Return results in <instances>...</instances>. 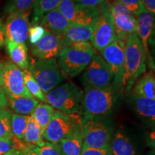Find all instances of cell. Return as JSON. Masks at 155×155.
Segmentation results:
<instances>
[{
    "instance_id": "cell-25",
    "label": "cell",
    "mask_w": 155,
    "mask_h": 155,
    "mask_svg": "<svg viewBox=\"0 0 155 155\" xmlns=\"http://www.w3.org/2000/svg\"><path fill=\"white\" fill-rule=\"evenodd\" d=\"M22 141L27 144L35 145L38 147H42L46 142L42 138L41 130L38 124L31 116H28Z\"/></svg>"
},
{
    "instance_id": "cell-37",
    "label": "cell",
    "mask_w": 155,
    "mask_h": 155,
    "mask_svg": "<svg viewBox=\"0 0 155 155\" xmlns=\"http://www.w3.org/2000/svg\"><path fill=\"white\" fill-rule=\"evenodd\" d=\"M81 155H112L109 147L106 148H86L82 150Z\"/></svg>"
},
{
    "instance_id": "cell-33",
    "label": "cell",
    "mask_w": 155,
    "mask_h": 155,
    "mask_svg": "<svg viewBox=\"0 0 155 155\" xmlns=\"http://www.w3.org/2000/svg\"><path fill=\"white\" fill-rule=\"evenodd\" d=\"M45 32L46 30L40 25H32V26H30L28 38H29L30 44L32 45H35L44 36Z\"/></svg>"
},
{
    "instance_id": "cell-28",
    "label": "cell",
    "mask_w": 155,
    "mask_h": 155,
    "mask_svg": "<svg viewBox=\"0 0 155 155\" xmlns=\"http://www.w3.org/2000/svg\"><path fill=\"white\" fill-rule=\"evenodd\" d=\"M23 77H24L25 86L32 96L36 100L46 103L45 95L42 91L35 79L34 78L33 75L28 69L23 71Z\"/></svg>"
},
{
    "instance_id": "cell-44",
    "label": "cell",
    "mask_w": 155,
    "mask_h": 155,
    "mask_svg": "<svg viewBox=\"0 0 155 155\" xmlns=\"http://www.w3.org/2000/svg\"><path fill=\"white\" fill-rule=\"evenodd\" d=\"M104 1H107V2H109V1H111V0H104Z\"/></svg>"
},
{
    "instance_id": "cell-41",
    "label": "cell",
    "mask_w": 155,
    "mask_h": 155,
    "mask_svg": "<svg viewBox=\"0 0 155 155\" xmlns=\"http://www.w3.org/2000/svg\"><path fill=\"white\" fill-rule=\"evenodd\" d=\"M8 106V99L4 88L0 87V107L7 108Z\"/></svg>"
},
{
    "instance_id": "cell-9",
    "label": "cell",
    "mask_w": 155,
    "mask_h": 155,
    "mask_svg": "<svg viewBox=\"0 0 155 155\" xmlns=\"http://www.w3.org/2000/svg\"><path fill=\"white\" fill-rule=\"evenodd\" d=\"M125 40L118 38L101 51V58L111 71L113 76V85L122 90V78L124 65Z\"/></svg>"
},
{
    "instance_id": "cell-38",
    "label": "cell",
    "mask_w": 155,
    "mask_h": 155,
    "mask_svg": "<svg viewBox=\"0 0 155 155\" xmlns=\"http://www.w3.org/2000/svg\"><path fill=\"white\" fill-rule=\"evenodd\" d=\"M73 1L78 4L86 6V7L98 8L104 2V0H73Z\"/></svg>"
},
{
    "instance_id": "cell-27",
    "label": "cell",
    "mask_w": 155,
    "mask_h": 155,
    "mask_svg": "<svg viewBox=\"0 0 155 155\" xmlns=\"http://www.w3.org/2000/svg\"><path fill=\"white\" fill-rule=\"evenodd\" d=\"M61 0H35L32 7V25L39 24L42 17L58 7Z\"/></svg>"
},
{
    "instance_id": "cell-36",
    "label": "cell",
    "mask_w": 155,
    "mask_h": 155,
    "mask_svg": "<svg viewBox=\"0 0 155 155\" xmlns=\"http://www.w3.org/2000/svg\"><path fill=\"white\" fill-rule=\"evenodd\" d=\"M15 150L14 139H0V155H11Z\"/></svg>"
},
{
    "instance_id": "cell-12",
    "label": "cell",
    "mask_w": 155,
    "mask_h": 155,
    "mask_svg": "<svg viewBox=\"0 0 155 155\" xmlns=\"http://www.w3.org/2000/svg\"><path fill=\"white\" fill-rule=\"evenodd\" d=\"M108 3L116 36L126 41L129 36L137 33V17L118 0Z\"/></svg>"
},
{
    "instance_id": "cell-29",
    "label": "cell",
    "mask_w": 155,
    "mask_h": 155,
    "mask_svg": "<svg viewBox=\"0 0 155 155\" xmlns=\"http://www.w3.org/2000/svg\"><path fill=\"white\" fill-rule=\"evenodd\" d=\"M28 116L12 114L10 125L13 137L19 140H23L24 134L26 129Z\"/></svg>"
},
{
    "instance_id": "cell-32",
    "label": "cell",
    "mask_w": 155,
    "mask_h": 155,
    "mask_svg": "<svg viewBox=\"0 0 155 155\" xmlns=\"http://www.w3.org/2000/svg\"><path fill=\"white\" fill-rule=\"evenodd\" d=\"M12 112L10 110L7 113L0 116V139H12L13 138L11 131V120Z\"/></svg>"
},
{
    "instance_id": "cell-30",
    "label": "cell",
    "mask_w": 155,
    "mask_h": 155,
    "mask_svg": "<svg viewBox=\"0 0 155 155\" xmlns=\"http://www.w3.org/2000/svg\"><path fill=\"white\" fill-rule=\"evenodd\" d=\"M35 0H8L6 11L10 14L20 12L30 15Z\"/></svg>"
},
{
    "instance_id": "cell-11",
    "label": "cell",
    "mask_w": 155,
    "mask_h": 155,
    "mask_svg": "<svg viewBox=\"0 0 155 155\" xmlns=\"http://www.w3.org/2000/svg\"><path fill=\"white\" fill-rule=\"evenodd\" d=\"M98 7H86L73 0H61L57 9L71 23L90 25L95 24L99 17Z\"/></svg>"
},
{
    "instance_id": "cell-26",
    "label": "cell",
    "mask_w": 155,
    "mask_h": 155,
    "mask_svg": "<svg viewBox=\"0 0 155 155\" xmlns=\"http://www.w3.org/2000/svg\"><path fill=\"white\" fill-rule=\"evenodd\" d=\"M54 111H55V109L49 104L39 103L30 115L38 124L41 130L42 134L49 124Z\"/></svg>"
},
{
    "instance_id": "cell-2",
    "label": "cell",
    "mask_w": 155,
    "mask_h": 155,
    "mask_svg": "<svg viewBox=\"0 0 155 155\" xmlns=\"http://www.w3.org/2000/svg\"><path fill=\"white\" fill-rule=\"evenodd\" d=\"M147 57L142 44L136 33L129 36L124 45V65L122 88L130 91L135 81L146 72Z\"/></svg>"
},
{
    "instance_id": "cell-10",
    "label": "cell",
    "mask_w": 155,
    "mask_h": 155,
    "mask_svg": "<svg viewBox=\"0 0 155 155\" xmlns=\"http://www.w3.org/2000/svg\"><path fill=\"white\" fill-rule=\"evenodd\" d=\"M82 83L85 88H102L113 84V76L105 61L95 53L83 71Z\"/></svg>"
},
{
    "instance_id": "cell-13",
    "label": "cell",
    "mask_w": 155,
    "mask_h": 155,
    "mask_svg": "<svg viewBox=\"0 0 155 155\" xmlns=\"http://www.w3.org/2000/svg\"><path fill=\"white\" fill-rule=\"evenodd\" d=\"M4 90L6 94L34 98L25 85L23 71L12 61L3 63Z\"/></svg>"
},
{
    "instance_id": "cell-20",
    "label": "cell",
    "mask_w": 155,
    "mask_h": 155,
    "mask_svg": "<svg viewBox=\"0 0 155 155\" xmlns=\"http://www.w3.org/2000/svg\"><path fill=\"white\" fill-rule=\"evenodd\" d=\"M109 148L112 155H138L130 138L121 131L113 133Z\"/></svg>"
},
{
    "instance_id": "cell-24",
    "label": "cell",
    "mask_w": 155,
    "mask_h": 155,
    "mask_svg": "<svg viewBox=\"0 0 155 155\" xmlns=\"http://www.w3.org/2000/svg\"><path fill=\"white\" fill-rule=\"evenodd\" d=\"M83 142V138L81 124L72 134L60 141L59 144L65 155H81Z\"/></svg>"
},
{
    "instance_id": "cell-23",
    "label": "cell",
    "mask_w": 155,
    "mask_h": 155,
    "mask_svg": "<svg viewBox=\"0 0 155 155\" xmlns=\"http://www.w3.org/2000/svg\"><path fill=\"white\" fill-rule=\"evenodd\" d=\"M7 96L9 107L19 115L30 116L39 104V101L35 98H29L8 94H7Z\"/></svg>"
},
{
    "instance_id": "cell-40",
    "label": "cell",
    "mask_w": 155,
    "mask_h": 155,
    "mask_svg": "<svg viewBox=\"0 0 155 155\" xmlns=\"http://www.w3.org/2000/svg\"><path fill=\"white\" fill-rule=\"evenodd\" d=\"M5 22L3 18L0 17V48L3 47L5 44Z\"/></svg>"
},
{
    "instance_id": "cell-42",
    "label": "cell",
    "mask_w": 155,
    "mask_h": 155,
    "mask_svg": "<svg viewBox=\"0 0 155 155\" xmlns=\"http://www.w3.org/2000/svg\"><path fill=\"white\" fill-rule=\"evenodd\" d=\"M4 86V74H3V63L0 62V87Z\"/></svg>"
},
{
    "instance_id": "cell-35",
    "label": "cell",
    "mask_w": 155,
    "mask_h": 155,
    "mask_svg": "<svg viewBox=\"0 0 155 155\" xmlns=\"http://www.w3.org/2000/svg\"><path fill=\"white\" fill-rule=\"evenodd\" d=\"M120 3L124 5L131 14L137 17L141 12L144 6L140 0H118Z\"/></svg>"
},
{
    "instance_id": "cell-15",
    "label": "cell",
    "mask_w": 155,
    "mask_h": 155,
    "mask_svg": "<svg viewBox=\"0 0 155 155\" xmlns=\"http://www.w3.org/2000/svg\"><path fill=\"white\" fill-rule=\"evenodd\" d=\"M64 47L62 35L46 31L44 36L32 45V53L40 60H49L58 57Z\"/></svg>"
},
{
    "instance_id": "cell-17",
    "label": "cell",
    "mask_w": 155,
    "mask_h": 155,
    "mask_svg": "<svg viewBox=\"0 0 155 155\" xmlns=\"http://www.w3.org/2000/svg\"><path fill=\"white\" fill-rule=\"evenodd\" d=\"M127 101L130 108L141 121L147 125L154 127L155 100L129 94Z\"/></svg>"
},
{
    "instance_id": "cell-43",
    "label": "cell",
    "mask_w": 155,
    "mask_h": 155,
    "mask_svg": "<svg viewBox=\"0 0 155 155\" xmlns=\"http://www.w3.org/2000/svg\"><path fill=\"white\" fill-rule=\"evenodd\" d=\"M9 111V109L7 108H2L0 107V116L3 115V114H5L7 113V112H8Z\"/></svg>"
},
{
    "instance_id": "cell-22",
    "label": "cell",
    "mask_w": 155,
    "mask_h": 155,
    "mask_svg": "<svg viewBox=\"0 0 155 155\" xmlns=\"http://www.w3.org/2000/svg\"><path fill=\"white\" fill-rule=\"evenodd\" d=\"M6 47L12 61L20 70L28 69L29 58L28 47L25 44H18L5 40Z\"/></svg>"
},
{
    "instance_id": "cell-39",
    "label": "cell",
    "mask_w": 155,
    "mask_h": 155,
    "mask_svg": "<svg viewBox=\"0 0 155 155\" xmlns=\"http://www.w3.org/2000/svg\"><path fill=\"white\" fill-rule=\"evenodd\" d=\"M142 5L153 15H155V0H140Z\"/></svg>"
},
{
    "instance_id": "cell-31",
    "label": "cell",
    "mask_w": 155,
    "mask_h": 155,
    "mask_svg": "<svg viewBox=\"0 0 155 155\" xmlns=\"http://www.w3.org/2000/svg\"><path fill=\"white\" fill-rule=\"evenodd\" d=\"M31 148L38 155H65L59 143L54 144L46 141L42 147L30 144Z\"/></svg>"
},
{
    "instance_id": "cell-21",
    "label": "cell",
    "mask_w": 155,
    "mask_h": 155,
    "mask_svg": "<svg viewBox=\"0 0 155 155\" xmlns=\"http://www.w3.org/2000/svg\"><path fill=\"white\" fill-rule=\"evenodd\" d=\"M130 94L155 100V79L152 72L144 73L135 81Z\"/></svg>"
},
{
    "instance_id": "cell-6",
    "label": "cell",
    "mask_w": 155,
    "mask_h": 155,
    "mask_svg": "<svg viewBox=\"0 0 155 155\" xmlns=\"http://www.w3.org/2000/svg\"><path fill=\"white\" fill-rule=\"evenodd\" d=\"M81 124V117L78 114H68L55 110L42 134V138L48 142L57 144L72 134Z\"/></svg>"
},
{
    "instance_id": "cell-8",
    "label": "cell",
    "mask_w": 155,
    "mask_h": 155,
    "mask_svg": "<svg viewBox=\"0 0 155 155\" xmlns=\"http://www.w3.org/2000/svg\"><path fill=\"white\" fill-rule=\"evenodd\" d=\"M99 17L97 19L91 39L93 47L101 52L116 38L110 5L104 1L98 7Z\"/></svg>"
},
{
    "instance_id": "cell-16",
    "label": "cell",
    "mask_w": 155,
    "mask_h": 155,
    "mask_svg": "<svg viewBox=\"0 0 155 155\" xmlns=\"http://www.w3.org/2000/svg\"><path fill=\"white\" fill-rule=\"evenodd\" d=\"M137 34L142 44L144 53L146 54L147 61L152 65V58L150 55L149 45L151 42V38L154 34V15L151 14L146 9L142 10L137 17Z\"/></svg>"
},
{
    "instance_id": "cell-4",
    "label": "cell",
    "mask_w": 155,
    "mask_h": 155,
    "mask_svg": "<svg viewBox=\"0 0 155 155\" xmlns=\"http://www.w3.org/2000/svg\"><path fill=\"white\" fill-rule=\"evenodd\" d=\"M83 134L82 150L106 148L114 133L112 122L107 117H81Z\"/></svg>"
},
{
    "instance_id": "cell-18",
    "label": "cell",
    "mask_w": 155,
    "mask_h": 155,
    "mask_svg": "<svg viewBox=\"0 0 155 155\" xmlns=\"http://www.w3.org/2000/svg\"><path fill=\"white\" fill-rule=\"evenodd\" d=\"M71 24L68 19L56 8L45 15L39 25L51 33L62 35Z\"/></svg>"
},
{
    "instance_id": "cell-5",
    "label": "cell",
    "mask_w": 155,
    "mask_h": 155,
    "mask_svg": "<svg viewBox=\"0 0 155 155\" xmlns=\"http://www.w3.org/2000/svg\"><path fill=\"white\" fill-rule=\"evenodd\" d=\"M83 91L73 82L59 85L45 94L46 103L54 109L68 114L81 112Z\"/></svg>"
},
{
    "instance_id": "cell-19",
    "label": "cell",
    "mask_w": 155,
    "mask_h": 155,
    "mask_svg": "<svg viewBox=\"0 0 155 155\" xmlns=\"http://www.w3.org/2000/svg\"><path fill=\"white\" fill-rule=\"evenodd\" d=\"M96 23L90 25L71 23L68 28L62 35L64 45L74 42H88L91 39Z\"/></svg>"
},
{
    "instance_id": "cell-34",
    "label": "cell",
    "mask_w": 155,
    "mask_h": 155,
    "mask_svg": "<svg viewBox=\"0 0 155 155\" xmlns=\"http://www.w3.org/2000/svg\"><path fill=\"white\" fill-rule=\"evenodd\" d=\"M15 143V150L12 155H38L31 148L30 144L22 142L13 137Z\"/></svg>"
},
{
    "instance_id": "cell-7",
    "label": "cell",
    "mask_w": 155,
    "mask_h": 155,
    "mask_svg": "<svg viewBox=\"0 0 155 155\" xmlns=\"http://www.w3.org/2000/svg\"><path fill=\"white\" fill-rule=\"evenodd\" d=\"M28 70L33 75L45 95L59 86L63 81V77L55 58L35 60L29 65Z\"/></svg>"
},
{
    "instance_id": "cell-1",
    "label": "cell",
    "mask_w": 155,
    "mask_h": 155,
    "mask_svg": "<svg viewBox=\"0 0 155 155\" xmlns=\"http://www.w3.org/2000/svg\"><path fill=\"white\" fill-rule=\"evenodd\" d=\"M121 91L113 84L106 88H85L81 102L82 117H107L116 109Z\"/></svg>"
},
{
    "instance_id": "cell-14",
    "label": "cell",
    "mask_w": 155,
    "mask_h": 155,
    "mask_svg": "<svg viewBox=\"0 0 155 155\" xmlns=\"http://www.w3.org/2000/svg\"><path fill=\"white\" fill-rule=\"evenodd\" d=\"M30 28L29 15L20 12L9 15L5 23V39L15 43L25 44Z\"/></svg>"
},
{
    "instance_id": "cell-3",
    "label": "cell",
    "mask_w": 155,
    "mask_h": 155,
    "mask_svg": "<svg viewBox=\"0 0 155 155\" xmlns=\"http://www.w3.org/2000/svg\"><path fill=\"white\" fill-rule=\"evenodd\" d=\"M94 54V48L89 42L65 45L58 56V66L65 74L75 77L84 71Z\"/></svg>"
}]
</instances>
